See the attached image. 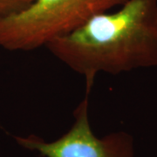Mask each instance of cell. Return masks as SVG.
I'll return each instance as SVG.
<instances>
[{
  "label": "cell",
  "instance_id": "1",
  "mask_svg": "<svg viewBox=\"0 0 157 157\" xmlns=\"http://www.w3.org/2000/svg\"><path fill=\"white\" fill-rule=\"evenodd\" d=\"M82 75L90 90L100 73L119 74L157 67V0H127L94 15L75 32L47 45Z\"/></svg>",
  "mask_w": 157,
  "mask_h": 157
},
{
  "label": "cell",
  "instance_id": "2",
  "mask_svg": "<svg viewBox=\"0 0 157 157\" xmlns=\"http://www.w3.org/2000/svg\"><path fill=\"white\" fill-rule=\"evenodd\" d=\"M127 0H33L22 11L0 20V47L32 51L67 36L94 15Z\"/></svg>",
  "mask_w": 157,
  "mask_h": 157
},
{
  "label": "cell",
  "instance_id": "3",
  "mask_svg": "<svg viewBox=\"0 0 157 157\" xmlns=\"http://www.w3.org/2000/svg\"><path fill=\"white\" fill-rule=\"evenodd\" d=\"M17 143L41 157H135L134 140L124 132L98 137L89 120V100L86 95L74 111V121L66 134L52 141L35 135L15 137Z\"/></svg>",
  "mask_w": 157,
  "mask_h": 157
},
{
  "label": "cell",
  "instance_id": "4",
  "mask_svg": "<svg viewBox=\"0 0 157 157\" xmlns=\"http://www.w3.org/2000/svg\"><path fill=\"white\" fill-rule=\"evenodd\" d=\"M33 0H0V20L22 11Z\"/></svg>",
  "mask_w": 157,
  "mask_h": 157
}]
</instances>
